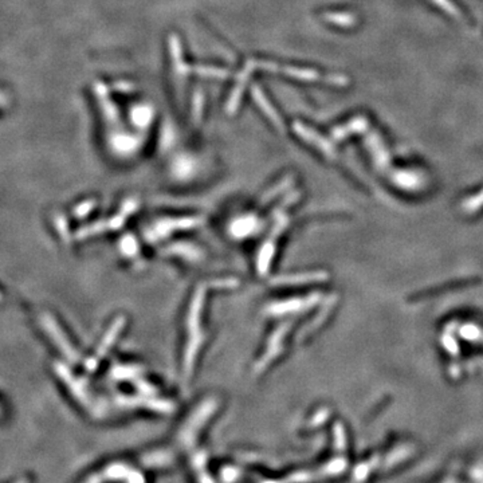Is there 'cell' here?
Returning <instances> with one entry per match:
<instances>
[{
  "label": "cell",
  "instance_id": "6da1fadb",
  "mask_svg": "<svg viewBox=\"0 0 483 483\" xmlns=\"http://www.w3.org/2000/svg\"><path fill=\"white\" fill-rule=\"evenodd\" d=\"M43 322H45V326H46L48 333L51 335V337L55 338V341L58 342L59 348H61L65 353H68V356H69L70 359H72L74 352H72V346L69 345V341L66 339V337L63 338V336H62V332H61L59 328L57 326L55 321H52L48 315H46V317L43 318Z\"/></svg>",
  "mask_w": 483,
  "mask_h": 483
},
{
  "label": "cell",
  "instance_id": "7a4b0ae2",
  "mask_svg": "<svg viewBox=\"0 0 483 483\" xmlns=\"http://www.w3.org/2000/svg\"><path fill=\"white\" fill-rule=\"evenodd\" d=\"M435 4H437L439 7H442L443 10H446V12H448L450 15L455 17V18H459L460 14H459L458 8L450 1V0H434Z\"/></svg>",
  "mask_w": 483,
  "mask_h": 483
}]
</instances>
